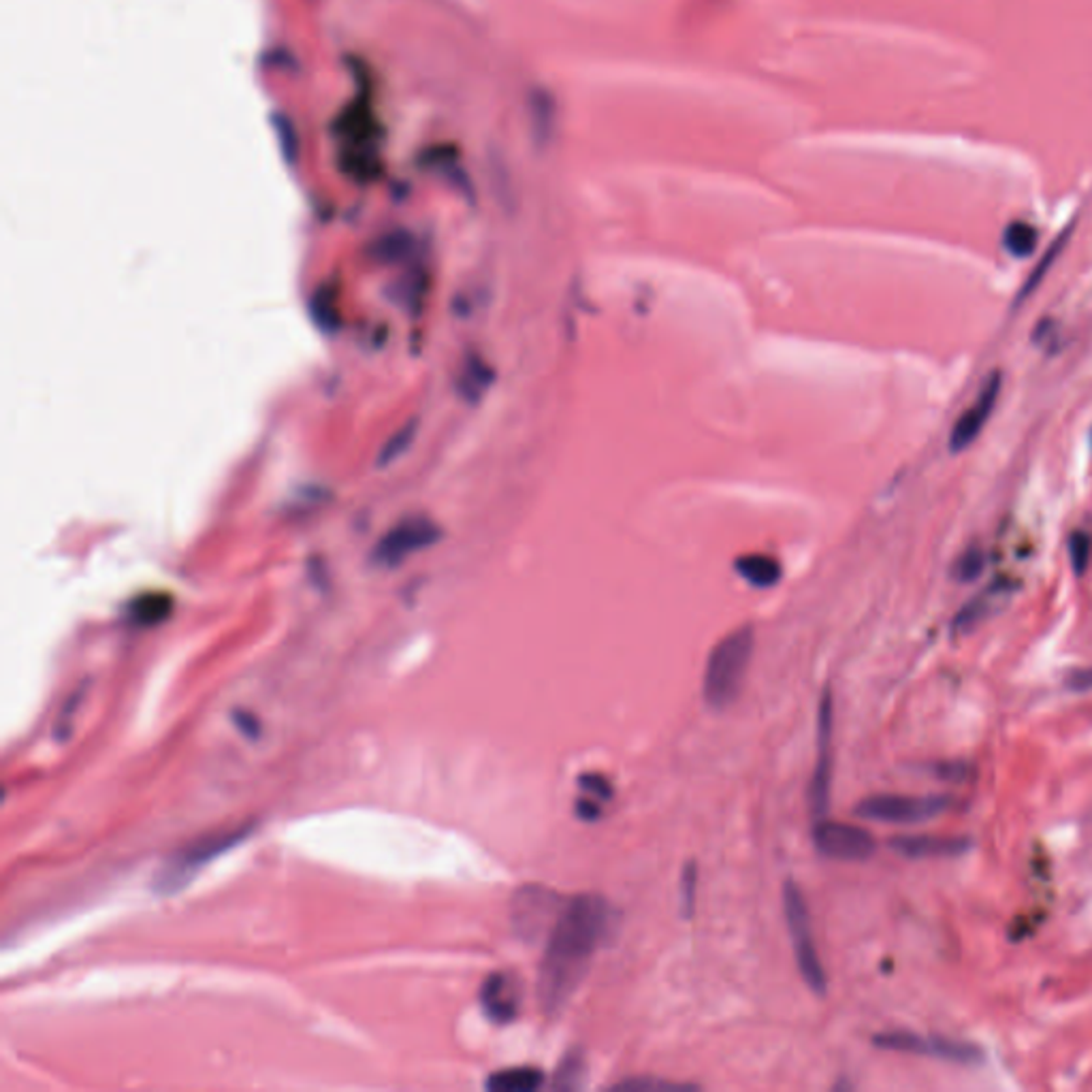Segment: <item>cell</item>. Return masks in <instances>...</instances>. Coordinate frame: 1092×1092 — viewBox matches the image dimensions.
Segmentation results:
<instances>
[{
	"label": "cell",
	"mask_w": 1092,
	"mask_h": 1092,
	"mask_svg": "<svg viewBox=\"0 0 1092 1092\" xmlns=\"http://www.w3.org/2000/svg\"><path fill=\"white\" fill-rule=\"evenodd\" d=\"M755 634L751 625L727 634L710 651L704 670V701L708 706L723 710L736 702L753 658Z\"/></svg>",
	"instance_id": "2"
},
{
	"label": "cell",
	"mask_w": 1092,
	"mask_h": 1092,
	"mask_svg": "<svg viewBox=\"0 0 1092 1092\" xmlns=\"http://www.w3.org/2000/svg\"><path fill=\"white\" fill-rule=\"evenodd\" d=\"M696 879H698L696 866L690 864L686 872H683V907H686L688 915L694 913V905H696Z\"/></svg>",
	"instance_id": "26"
},
{
	"label": "cell",
	"mask_w": 1092,
	"mask_h": 1092,
	"mask_svg": "<svg viewBox=\"0 0 1092 1092\" xmlns=\"http://www.w3.org/2000/svg\"><path fill=\"white\" fill-rule=\"evenodd\" d=\"M1067 686L1075 692H1086V690H1092V668L1088 670H1077V673H1073L1067 681Z\"/></svg>",
	"instance_id": "29"
},
{
	"label": "cell",
	"mask_w": 1092,
	"mask_h": 1092,
	"mask_svg": "<svg viewBox=\"0 0 1092 1092\" xmlns=\"http://www.w3.org/2000/svg\"><path fill=\"white\" fill-rule=\"evenodd\" d=\"M736 572L751 587L770 589L781 580V563L775 557L764 555V552H753V555H742L736 559Z\"/></svg>",
	"instance_id": "14"
},
{
	"label": "cell",
	"mask_w": 1092,
	"mask_h": 1092,
	"mask_svg": "<svg viewBox=\"0 0 1092 1092\" xmlns=\"http://www.w3.org/2000/svg\"><path fill=\"white\" fill-rule=\"evenodd\" d=\"M813 841L826 858L833 860H846V862H860L868 860L875 854L877 843L870 833L864 828L843 822H830L820 820L813 830Z\"/></svg>",
	"instance_id": "8"
},
{
	"label": "cell",
	"mask_w": 1092,
	"mask_h": 1092,
	"mask_svg": "<svg viewBox=\"0 0 1092 1092\" xmlns=\"http://www.w3.org/2000/svg\"><path fill=\"white\" fill-rule=\"evenodd\" d=\"M615 1088L625 1092H658V1090H690L694 1086L688 1084H675V1082H660L651 1080V1077H634V1080H625L617 1084Z\"/></svg>",
	"instance_id": "24"
},
{
	"label": "cell",
	"mask_w": 1092,
	"mask_h": 1092,
	"mask_svg": "<svg viewBox=\"0 0 1092 1092\" xmlns=\"http://www.w3.org/2000/svg\"><path fill=\"white\" fill-rule=\"evenodd\" d=\"M1037 243H1039L1037 229L1032 225H1028V223H1022V221L1012 223L1003 233L1005 250H1008L1015 258L1030 256L1032 252H1035Z\"/></svg>",
	"instance_id": "17"
},
{
	"label": "cell",
	"mask_w": 1092,
	"mask_h": 1092,
	"mask_svg": "<svg viewBox=\"0 0 1092 1092\" xmlns=\"http://www.w3.org/2000/svg\"><path fill=\"white\" fill-rule=\"evenodd\" d=\"M952 805L950 796L928 794V796H909V794H877L864 798L856 807V815L864 820L881 824H922L933 818H939Z\"/></svg>",
	"instance_id": "5"
},
{
	"label": "cell",
	"mask_w": 1092,
	"mask_h": 1092,
	"mask_svg": "<svg viewBox=\"0 0 1092 1092\" xmlns=\"http://www.w3.org/2000/svg\"><path fill=\"white\" fill-rule=\"evenodd\" d=\"M1090 552H1092L1090 536L1086 532L1071 534V538H1069V559H1071L1075 574H1084L1086 572V567L1090 563Z\"/></svg>",
	"instance_id": "22"
},
{
	"label": "cell",
	"mask_w": 1092,
	"mask_h": 1092,
	"mask_svg": "<svg viewBox=\"0 0 1092 1092\" xmlns=\"http://www.w3.org/2000/svg\"><path fill=\"white\" fill-rule=\"evenodd\" d=\"M235 841H237V835H223L221 839H212V837H210L208 841L199 843V846H195L191 852H186V854H182V856L178 858L176 868L167 872V881H169L171 877H176V875H180L182 881H186V877H188V868H199V866H203V864H206V862L210 860V858H214V856H218L221 852H225V850L231 848Z\"/></svg>",
	"instance_id": "16"
},
{
	"label": "cell",
	"mask_w": 1092,
	"mask_h": 1092,
	"mask_svg": "<svg viewBox=\"0 0 1092 1092\" xmlns=\"http://www.w3.org/2000/svg\"><path fill=\"white\" fill-rule=\"evenodd\" d=\"M984 565H986L984 552H982L980 548H971V550L965 552V555H960V559H958V563H956V576H958L960 580L969 582V580L978 578V576L982 574Z\"/></svg>",
	"instance_id": "23"
},
{
	"label": "cell",
	"mask_w": 1092,
	"mask_h": 1092,
	"mask_svg": "<svg viewBox=\"0 0 1092 1092\" xmlns=\"http://www.w3.org/2000/svg\"><path fill=\"white\" fill-rule=\"evenodd\" d=\"M493 370L489 363L478 357V355H470L468 359H465L461 363V370H459V376H457V390L459 395L470 401V403H476L485 397V392L491 389L493 385Z\"/></svg>",
	"instance_id": "13"
},
{
	"label": "cell",
	"mask_w": 1092,
	"mask_h": 1092,
	"mask_svg": "<svg viewBox=\"0 0 1092 1092\" xmlns=\"http://www.w3.org/2000/svg\"><path fill=\"white\" fill-rule=\"evenodd\" d=\"M169 613H171V600L169 595H163V593L143 595V598L135 600L133 606H130V619H133L137 625H145V628L165 621Z\"/></svg>",
	"instance_id": "18"
},
{
	"label": "cell",
	"mask_w": 1092,
	"mask_h": 1092,
	"mask_svg": "<svg viewBox=\"0 0 1092 1092\" xmlns=\"http://www.w3.org/2000/svg\"><path fill=\"white\" fill-rule=\"evenodd\" d=\"M608 928V902L598 894H578L565 902L555 928L546 939V952L538 980V997L546 1014H557L585 978L593 954Z\"/></svg>",
	"instance_id": "1"
},
{
	"label": "cell",
	"mask_w": 1092,
	"mask_h": 1092,
	"mask_svg": "<svg viewBox=\"0 0 1092 1092\" xmlns=\"http://www.w3.org/2000/svg\"><path fill=\"white\" fill-rule=\"evenodd\" d=\"M890 848L909 860H939V858H960L965 856L973 843L965 837H896Z\"/></svg>",
	"instance_id": "12"
},
{
	"label": "cell",
	"mask_w": 1092,
	"mask_h": 1092,
	"mask_svg": "<svg viewBox=\"0 0 1092 1092\" xmlns=\"http://www.w3.org/2000/svg\"><path fill=\"white\" fill-rule=\"evenodd\" d=\"M1065 239H1067V235H1065V237H1060V241H1056V243H1054V245L1050 247V250H1047V254H1045V260H1043V265H1039V269H1037L1035 273H1032V275H1030V278H1028V284H1026V288L1022 290V295H1020V299H1022L1024 295H1028V293H1030V290H1032V288H1035V286L1039 284V280H1041V278H1043V275H1045L1047 267H1050V263H1052V260H1054L1056 252H1060V247H1062V243H1065Z\"/></svg>",
	"instance_id": "27"
},
{
	"label": "cell",
	"mask_w": 1092,
	"mask_h": 1092,
	"mask_svg": "<svg viewBox=\"0 0 1092 1092\" xmlns=\"http://www.w3.org/2000/svg\"><path fill=\"white\" fill-rule=\"evenodd\" d=\"M414 438H416V420L403 425L397 433H392V438L381 450L378 465H381V468H387V465L401 459L405 455V450L410 448V444L414 442Z\"/></svg>",
	"instance_id": "20"
},
{
	"label": "cell",
	"mask_w": 1092,
	"mask_h": 1092,
	"mask_svg": "<svg viewBox=\"0 0 1092 1092\" xmlns=\"http://www.w3.org/2000/svg\"><path fill=\"white\" fill-rule=\"evenodd\" d=\"M937 775H941L943 779H950V781H963L967 775H969V766L967 764H960V762H950V764H941L937 766Z\"/></svg>",
	"instance_id": "28"
},
{
	"label": "cell",
	"mask_w": 1092,
	"mask_h": 1092,
	"mask_svg": "<svg viewBox=\"0 0 1092 1092\" xmlns=\"http://www.w3.org/2000/svg\"><path fill=\"white\" fill-rule=\"evenodd\" d=\"M563 902L557 892L545 885H523L517 890L511 905V920L515 935L526 943H538L548 939L555 928Z\"/></svg>",
	"instance_id": "4"
},
{
	"label": "cell",
	"mask_w": 1092,
	"mask_h": 1092,
	"mask_svg": "<svg viewBox=\"0 0 1092 1092\" xmlns=\"http://www.w3.org/2000/svg\"><path fill=\"white\" fill-rule=\"evenodd\" d=\"M783 913H785V924H788L790 937H792V948L796 954V965L800 975H803L805 984L813 990L815 995H826L828 980L820 960V952L815 948V941H813L807 898L794 881H788L783 887Z\"/></svg>",
	"instance_id": "3"
},
{
	"label": "cell",
	"mask_w": 1092,
	"mask_h": 1092,
	"mask_svg": "<svg viewBox=\"0 0 1092 1092\" xmlns=\"http://www.w3.org/2000/svg\"><path fill=\"white\" fill-rule=\"evenodd\" d=\"M818 762L811 777L809 803L811 811L822 820L830 805V783H833V696L824 692L818 712Z\"/></svg>",
	"instance_id": "9"
},
{
	"label": "cell",
	"mask_w": 1092,
	"mask_h": 1092,
	"mask_svg": "<svg viewBox=\"0 0 1092 1092\" xmlns=\"http://www.w3.org/2000/svg\"><path fill=\"white\" fill-rule=\"evenodd\" d=\"M999 587H990L986 593L978 595V598L971 600L963 610H960L956 621H954V630H960V632H967L971 628H975L982 619H986L990 615V610H993V606L997 604V595H999Z\"/></svg>",
	"instance_id": "19"
},
{
	"label": "cell",
	"mask_w": 1092,
	"mask_h": 1092,
	"mask_svg": "<svg viewBox=\"0 0 1092 1092\" xmlns=\"http://www.w3.org/2000/svg\"><path fill=\"white\" fill-rule=\"evenodd\" d=\"M480 1005L489 1020L498 1024L513 1022L521 1008V986L515 975L493 973L480 988Z\"/></svg>",
	"instance_id": "11"
},
{
	"label": "cell",
	"mask_w": 1092,
	"mask_h": 1092,
	"mask_svg": "<svg viewBox=\"0 0 1092 1092\" xmlns=\"http://www.w3.org/2000/svg\"><path fill=\"white\" fill-rule=\"evenodd\" d=\"M442 538L438 523L429 517H410L390 528L376 545L372 557L381 567H397L416 552L433 546Z\"/></svg>",
	"instance_id": "6"
},
{
	"label": "cell",
	"mask_w": 1092,
	"mask_h": 1092,
	"mask_svg": "<svg viewBox=\"0 0 1092 1092\" xmlns=\"http://www.w3.org/2000/svg\"><path fill=\"white\" fill-rule=\"evenodd\" d=\"M999 392H1001V374L995 372V374H990L986 378V383L980 390L978 399H975L973 405L967 407V410L963 412V416L956 420V425L950 433V450H952V453H963L965 448H969L975 440H978V435L982 433V429L988 423L990 414H993V410H995Z\"/></svg>",
	"instance_id": "10"
},
{
	"label": "cell",
	"mask_w": 1092,
	"mask_h": 1092,
	"mask_svg": "<svg viewBox=\"0 0 1092 1092\" xmlns=\"http://www.w3.org/2000/svg\"><path fill=\"white\" fill-rule=\"evenodd\" d=\"M545 1073L534 1067H511L495 1071L489 1080L487 1088L493 1092H534L543 1086Z\"/></svg>",
	"instance_id": "15"
},
{
	"label": "cell",
	"mask_w": 1092,
	"mask_h": 1092,
	"mask_svg": "<svg viewBox=\"0 0 1092 1092\" xmlns=\"http://www.w3.org/2000/svg\"><path fill=\"white\" fill-rule=\"evenodd\" d=\"M580 788L585 790L591 798H598V800H608L613 796V788H610V783L602 775H582Z\"/></svg>",
	"instance_id": "25"
},
{
	"label": "cell",
	"mask_w": 1092,
	"mask_h": 1092,
	"mask_svg": "<svg viewBox=\"0 0 1092 1092\" xmlns=\"http://www.w3.org/2000/svg\"><path fill=\"white\" fill-rule=\"evenodd\" d=\"M582 1071H585V1062H582V1056L576 1054V1052L567 1054L561 1060V1065H559L557 1075H555V1084H552V1086H555L557 1090H572L580 1084Z\"/></svg>",
	"instance_id": "21"
},
{
	"label": "cell",
	"mask_w": 1092,
	"mask_h": 1092,
	"mask_svg": "<svg viewBox=\"0 0 1092 1092\" xmlns=\"http://www.w3.org/2000/svg\"><path fill=\"white\" fill-rule=\"evenodd\" d=\"M872 1041H875V1045L881 1047V1050L924 1054L939 1060L958 1062V1065H973V1062H980L984 1058L980 1047L973 1043L943 1039V1037H926L909 1030L881 1032V1035H875Z\"/></svg>",
	"instance_id": "7"
}]
</instances>
